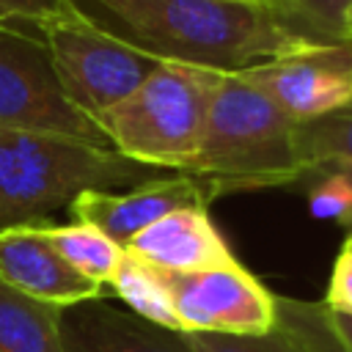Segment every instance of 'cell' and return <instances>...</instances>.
<instances>
[{
	"label": "cell",
	"mask_w": 352,
	"mask_h": 352,
	"mask_svg": "<svg viewBox=\"0 0 352 352\" xmlns=\"http://www.w3.org/2000/svg\"><path fill=\"white\" fill-rule=\"evenodd\" d=\"M327 314H330V322H333L336 333L341 336V341L352 352V314H338V311H330V308H327Z\"/></svg>",
	"instance_id": "23"
},
{
	"label": "cell",
	"mask_w": 352,
	"mask_h": 352,
	"mask_svg": "<svg viewBox=\"0 0 352 352\" xmlns=\"http://www.w3.org/2000/svg\"><path fill=\"white\" fill-rule=\"evenodd\" d=\"M0 129L110 148L99 124L63 94L47 44L25 16H0Z\"/></svg>",
	"instance_id": "6"
},
{
	"label": "cell",
	"mask_w": 352,
	"mask_h": 352,
	"mask_svg": "<svg viewBox=\"0 0 352 352\" xmlns=\"http://www.w3.org/2000/svg\"><path fill=\"white\" fill-rule=\"evenodd\" d=\"M162 280L184 333H267L275 327V294L239 261L198 272H162Z\"/></svg>",
	"instance_id": "7"
},
{
	"label": "cell",
	"mask_w": 352,
	"mask_h": 352,
	"mask_svg": "<svg viewBox=\"0 0 352 352\" xmlns=\"http://www.w3.org/2000/svg\"><path fill=\"white\" fill-rule=\"evenodd\" d=\"M124 250L162 272H198L236 261L204 206H187L160 217L132 236Z\"/></svg>",
	"instance_id": "12"
},
{
	"label": "cell",
	"mask_w": 352,
	"mask_h": 352,
	"mask_svg": "<svg viewBox=\"0 0 352 352\" xmlns=\"http://www.w3.org/2000/svg\"><path fill=\"white\" fill-rule=\"evenodd\" d=\"M47 236L52 239V245L58 248V253L85 278H91L99 286H110L121 258H124V248L118 242H113L110 236H104L102 231H96L94 226L85 223H52L44 226Z\"/></svg>",
	"instance_id": "14"
},
{
	"label": "cell",
	"mask_w": 352,
	"mask_h": 352,
	"mask_svg": "<svg viewBox=\"0 0 352 352\" xmlns=\"http://www.w3.org/2000/svg\"><path fill=\"white\" fill-rule=\"evenodd\" d=\"M184 173L204 179L217 198L300 184L305 168L297 154V121L242 74H223Z\"/></svg>",
	"instance_id": "3"
},
{
	"label": "cell",
	"mask_w": 352,
	"mask_h": 352,
	"mask_svg": "<svg viewBox=\"0 0 352 352\" xmlns=\"http://www.w3.org/2000/svg\"><path fill=\"white\" fill-rule=\"evenodd\" d=\"M349 41H352V14H349Z\"/></svg>",
	"instance_id": "25"
},
{
	"label": "cell",
	"mask_w": 352,
	"mask_h": 352,
	"mask_svg": "<svg viewBox=\"0 0 352 352\" xmlns=\"http://www.w3.org/2000/svg\"><path fill=\"white\" fill-rule=\"evenodd\" d=\"M0 352H63L55 308L0 280Z\"/></svg>",
	"instance_id": "13"
},
{
	"label": "cell",
	"mask_w": 352,
	"mask_h": 352,
	"mask_svg": "<svg viewBox=\"0 0 352 352\" xmlns=\"http://www.w3.org/2000/svg\"><path fill=\"white\" fill-rule=\"evenodd\" d=\"M261 3H270V6H275V3H272V0H261ZM275 8H278V6H275ZM280 11H283V8H280Z\"/></svg>",
	"instance_id": "26"
},
{
	"label": "cell",
	"mask_w": 352,
	"mask_h": 352,
	"mask_svg": "<svg viewBox=\"0 0 352 352\" xmlns=\"http://www.w3.org/2000/svg\"><path fill=\"white\" fill-rule=\"evenodd\" d=\"M63 352H192L184 330H170L104 297L55 308Z\"/></svg>",
	"instance_id": "10"
},
{
	"label": "cell",
	"mask_w": 352,
	"mask_h": 352,
	"mask_svg": "<svg viewBox=\"0 0 352 352\" xmlns=\"http://www.w3.org/2000/svg\"><path fill=\"white\" fill-rule=\"evenodd\" d=\"M297 154L305 176L330 165H352V104L297 124Z\"/></svg>",
	"instance_id": "16"
},
{
	"label": "cell",
	"mask_w": 352,
	"mask_h": 352,
	"mask_svg": "<svg viewBox=\"0 0 352 352\" xmlns=\"http://www.w3.org/2000/svg\"><path fill=\"white\" fill-rule=\"evenodd\" d=\"M272 3H275V6H278V8H283V6H280V0H272Z\"/></svg>",
	"instance_id": "27"
},
{
	"label": "cell",
	"mask_w": 352,
	"mask_h": 352,
	"mask_svg": "<svg viewBox=\"0 0 352 352\" xmlns=\"http://www.w3.org/2000/svg\"><path fill=\"white\" fill-rule=\"evenodd\" d=\"M302 182L308 184V204L314 217H327L352 228V187L341 173L311 170Z\"/></svg>",
	"instance_id": "20"
},
{
	"label": "cell",
	"mask_w": 352,
	"mask_h": 352,
	"mask_svg": "<svg viewBox=\"0 0 352 352\" xmlns=\"http://www.w3.org/2000/svg\"><path fill=\"white\" fill-rule=\"evenodd\" d=\"M0 280L52 308L102 297V286L80 275L52 245L44 226L0 231Z\"/></svg>",
	"instance_id": "11"
},
{
	"label": "cell",
	"mask_w": 352,
	"mask_h": 352,
	"mask_svg": "<svg viewBox=\"0 0 352 352\" xmlns=\"http://www.w3.org/2000/svg\"><path fill=\"white\" fill-rule=\"evenodd\" d=\"M214 190L187 173H173L135 190L110 192V190H82L66 209L69 223H85L126 248L132 236L157 223L160 217L187 209V206H209L214 201Z\"/></svg>",
	"instance_id": "9"
},
{
	"label": "cell",
	"mask_w": 352,
	"mask_h": 352,
	"mask_svg": "<svg viewBox=\"0 0 352 352\" xmlns=\"http://www.w3.org/2000/svg\"><path fill=\"white\" fill-rule=\"evenodd\" d=\"M47 44L55 77L69 102L96 121L99 113L126 99L162 60L151 58L99 28L72 0L25 16Z\"/></svg>",
	"instance_id": "5"
},
{
	"label": "cell",
	"mask_w": 352,
	"mask_h": 352,
	"mask_svg": "<svg viewBox=\"0 0 352 352\" xmlns=\"http://www.w3.org/2000/svg\"><path fill=\"white\" fill-rule=\"evenodd\" d=\"M165 176L173 170L140 165L113 148L0 129V231L52 226L82 190L124 192Z\"/></svg>",
	"instance_id": "2"
},
{
	"label": "cell",
	"mask_w": 352,
	"mask_h": 352,
	"mask_svg": "<svg viewBox=\"0 0 352 352\" xmlns=\"http://www.w3.org/2000/svg\"><path fill=\"white\" fill-rule=\"evenodd\" d=\"M319 170H336V173H341V176L349 182V187H352V165H330V168H319Z\"/></svg>",
	"instance_id": "24"
},
{
	"label": "cell",
	"mask_w": 352,
	"mask_h": 352,
	"mask_svg": "<svg viewBox=\"0 0 352 352\" xmlns=\"http://www.w3.org/2000/svg\"><path fill=\"white\" fill-rule=\"evenodd\" d=\"M289 118L311 121L352 104V41H327L305 52L242 72Z\"/></svg>",
	"instance_id": "8"
},
{
	"label": "cell",
	"mask_w": 352,
	"mask_h": 352,
	"mask_svg": "<svg viewBox=\"0 0 352 352\" xmlns=\"http://www.w3.org/2000/svg\"><path fill=\"white\" fill-rule=\"evenodd\" d=\"M324 305L338 314H352V234L346 236V242L341 245V250L336 256Z\"/></svg>",
	"instance_id": "21"
},
{
	"label": "cell",
	"mask_w": 352,
	"mask_h": 352,
	"mask_svg": "<svg viewBox=\"0 0 352 352\" xmlns=\"http://www.w3.org/2000/svg\"><path fill=\"white\" fill-rule=\"evenodd\" d=\"M223 74L162 60L126 99L96 116L110 148L140 165L184 173Z\"/></svg>",
	"instance_id": "4"
},
{
	"label": "cell",
	"mask_w": 352,
	"mask_h": 352,
	"mask_svg": "<svg viewBox=\"0 0 352 352\" xmlns=\"http://www.w3.org/2000/svg\"><path fill=\"white\" fill-rule=\"evenodd\" d=\"M280 6L311 36L333 44L349 41L352 0H280Z\"/></svg>",
	"instance_id": "19"
},
{
	"label": "cell",
	"mask_w": 352,
	"mask_h": 352,
	"mask_svg": "<svg viewBox=\"0 0 352 352\" xmlns=\"http://www.w3.org/2000/svg\"><path fill=\"white\" fill-rule=\"evenodd\" d=\"M58 3L60 0H0V16H36Z\"/></svg>",
	"instance_id": "22"
},
{
	"label": "cell",
	"mask_w": 352,
	"mask_h": 352,
	"mask_svg": "<svg viewBox=\"0 0 352 352\" xmlns=\"http://www.w3.org/2000/svg\"><path fill=\"white\" fill-rule=\"evenodd\" d=\"M110 286L126 302V308L135 311L138 316H143L154 324L170 327V330H182L173 302H170V294H168V286L157 267L140 261L132 253H124Z\"/></svg>",
	"instance_id": "15"
},
{
	"label": "cell",
	"mask_w": 352,
	"mask_h": 352,
	"mask_svg": "<svg viewBox=\"0 0 352 352\" xmlns=\"http://www.w3.org/2000/svg\"><path fill=\"white\" fill-rule=\"evenodd\" d=\"M192 352H308L286 327L267 333H187Z\"/></svg>",
	"instance_id": "18"
},
{
	"label": "cell",
	"mask_w": 352,
	"mask_h": 352,
	"mask_svg": "<svg viewBox=\"0 0 352 352\" xmlns=\"http://www.w3.org/2000/svg\"><path fill=\"white\" fill-rule=\"evenodd\" d=\"M275 324L286 327L308 352H349L330 322L324 300L275 294Z\"/></svg>",
	"instance_id": "17"
},
{
	"label": "cell",
	"mask_w": 352,
	"mask_h": 352,
	"mask_svg": "<svg viewBox=\"0 0 352 352\" xmlns=\"http://www.w3.org/2000/svg\"><path fill=\"white\" fill-rule=\"evenodd\" d=\"M124 44L173 63L242 74L327 44L261 0H72Z\"/></svg>",
	"instance_id": "1"
}]
</instances>
